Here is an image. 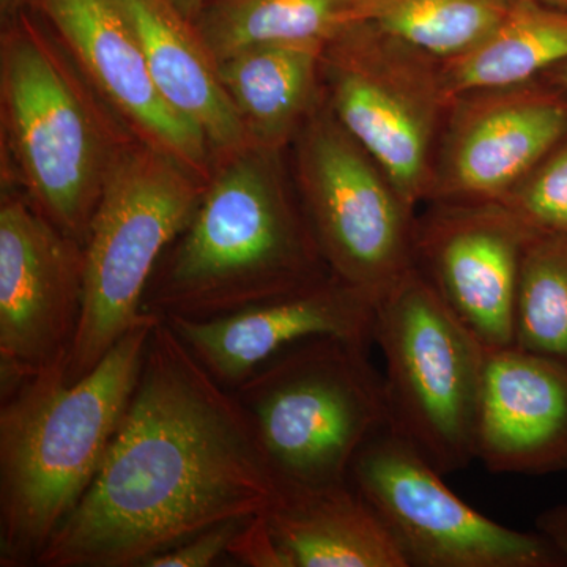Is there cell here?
<instances>
[{
    "instance_id": "cell-1",
    "label": "cell",
    "mask_w": 567,
    "mask_h": 567,
    "mask_svg": "<svg viewBox=\"0 0 567 567\" xmlns=\"http://www.w3.org/2000/svg\"><path fill=\"white\" fill-rule=\"evenodd\" d=\"M279 491L245 406L162 319L99 475L35 566L144 567Z\"/></svg>"
},
{
    "instance_id": "cell-2",
    "label": "cell",
    "mask_w": 567,
    "mask_h": 567,
    "mask_svg": "<svg viewBox=\"0 0 567 567\" xmlns=\"http://www.w3.org/2000/svg\"><path fill=\"white\" fill-rule=\"evenodd\" d=\"M162 317L145 311L93 371L32 377L0 406V566H35L102 468Z\"/></svg>"
},
{
    "instance_id": "cell-3",
    "label": "cell",
    "mask_w": 567,
    "mask_h": 567,
    "mask_svg": "<svg viewBox=\"0 0 567 567\" xmlns=\"http://www.w3.org/2000/svg\"><path fill=\"white\" fill-rule=\"evenodd\" d=\"M175 241L144 297V311L162 319L234 315L331 275L308 218L259 153L219 175Z\"/></svg>"
},
{
    "instance_id": "cell-4",
    "label": "cell",
    "mask_w": 567,
    "mask_h": 567,
    "mask_svg": "<svg viewBox=\"0 0 567 567\" xmlns=\"http://www.w3.org/2000/svg\"><path fill=\"white\" fill-rule=\"evenodd\" d=\"M368 346L305 339L235 388L281 486L346 483L361 447L388 424L385 382Z\"/></svg>"
},
{
    "instance_id": "cell-5",
    "label": "cell",
    "mask_w": 567,
    "mask_h": 567,
    "mask_svg": "<svg viewBox=\"0 0 567 567\" xmlns=\"http://www.w3.org/2000/svg\"><path fill=\"white\" fill-rule=\"evenodd\" d=\"M182 164L159 148L130 153L107 171L84 244V303L66 382L93 371L145 315L159 259L203 199Z\"/></svg>"
},
{
    "instance_id": "cell-6",
    "label": "cell",
    "mask_w": 567,
    "mask_h": 567,
    "mask_svg": "<svg viewBox=\"0 0 567 567\" xmlns=\"http://www.w3.org/2000/svg\"><path fill=\"white\" fill-rule=\"evenodd\" d=\"M388 425L442 475L476 461L486 347L413 268L375 305Z\"/></svg>"
},
{
    "instance_id": "cell-7",
    "label": "cell",
    "mask_w": 567,
    "mask_h": 567,
    "mask_svg": "<svg viewBox=\"0 0 567 567\" xmlns=\"http://www.w3.org/2000/svg\"><path fill=\"white\" fill-rule=\"evenodd\" d=\"M334 117L385 171L410 210L427 199L451 96L439 59L361 21L323 51Z\"/></svg>"
},
{
    "instance_id": "cell-8",
    "label": "cell",
    "mask_w": 567,
    "mask_h": 567,
    "mask_svg": "<svg viewBox=\"0 0 567 567\" xmlns=\"http://www.w3.org/2000/svg\"><path fill=\"white\" fill-rule=\"evenodd\" d=\"M305 215L336 278L377 305L415 268L413 212L338 118H319L301 144Z\"/></svg>"
},
{
    "instance_id": "cell-9",
    "label": "cell",
    "mask_w": 567,
    "mask_h": 567,
    "mask_svg": "<svg viewBox=\"0 0 567 567\" xmlns=\"http://www.w3.org/2000/svg\"><path fill=\"white\" fill-rule=\"evenodd\" d=\"M420 451L380 429L349 481L371 503L410 567H565L537 532H518L466 505Z\"/></svg>"
},
{
    "instance_id": "cell-10",
    "label": "cell",
    "mask_w": 567,
    "mask_h": 567,
    "mask_svg": "<svg viewBox=\"0 0 567 567\" xmlns=\"http://www.w3.org/2000/svg\"><path fill=\"white\" fill-rule=\"evenodd\" d=\"M2 87L33 196L58 229L84 245L106 177L91 117L54 59L25 33L3 44Z\"/></svg>"
},
{
    "instance_id": "cell-11",
    "label": "cell",
    "mask_w": 567,
    "mask_h": 567,
    "mask_svg": "<svg viewBox=\"0 0 567 567\" xmlns=\"http://www.w3.org/2000/svg\"><path fill=\"white\" fill-rule=\"evenodd\" d=\"M84 303V245L20 199L0 207V393L65 365Z\"/></svg>"
},
{
    "instance_id": "cell-12",
    "label": "cell",
    "mask_w": 567,
    "mask_h": 567,
    "mask_svg": "<svg viewBox=\"0 0 567 567\" xmlns=\"http://www.w3.org/2000/svg\"><path fill=\"white\" fill-rule=\"evenodd\" d=\"M567 137V95L535 80L458 95L436 147L439 204H495Z\"/></svg>"
},
{
    "instance_id": "cell-13",
    "label": "cell",
    "mask_w": 567,
    "mask_h": 567,
    "mask_svg": "<svg viewBox=\"0 0 567 567\" xmlns=\"http://www.w3.org/2000/svg\"><path fill=\"white\" fill-rule=\"evenodd\" d=\"M415 226V268L486 349L514 344L529 229L498 204H439Z\"/></svg>"
},
{
    "instance_id": "cell-14",
    "label": "cell",
    "mask_w": 567,
    "mask_h": 567,
    "mask_svg": "<svg viewBox=\"0 0 567 567\" xmlns=\"http://www.w3.org/2000/svg\"><path fill=\"white\" fill-rule=\"evenodd\" d=\"M164 320L205 371L234 391L265 361L305 339L336 336L371 344L375 305L331 274L234 315Z\"/></svg>"
},
{
    "instance_id": "cell-15",
    "label": "cell",
    "mask_w": 567,
    "mask_h": 567,
    "mask_svg": "<svg viewBox=\"0 0 567 567\" xmlns=\"http://www.w3.org/2000/svg\"><path fill=\"white\" fill-rule=\"evenodd\" d=\"M476 461L494 473L567 468V368L516 346L487 349Z\"/></svg>"
},
{
    "instance_id": "cell-16",
    "label": "cell",
    "mask_w": 567,
    "mask_h": 567,
    "mask_svg": "<svg viewBox=\"0 0 567 567\" xmlns=\"http://www.w3.org/2000/svg\"><path fill=\"white\" fill-rule=\"evenodd\" d=\"M39 2L112 104L174 158L188 164L203 162L207 137L159 95L123 0Z\"/></svg>"
},
{
    "instance_id": "cell-17",
    "label": "cell",
    "mask_w": 567,
    "mask_h": 567,
    "mask_svg": "<svg viewBox=\"0 0 567 567\" xmlns=\"http://www.w3.org/2000/svg\"><path fill=\"white\" fill-rule=\"evenodd\" d=\"M265 517L290 567H410L385 522L350 481L281 486Z\"/></svg>"
},
{
    "instance_id": "cell-18",
    "label": "cell",
    "mask_w": 567,
    "mask_h": 567,
    "mask_svg": "<svg viewBox=\"0 0 567 567\" xmlns=\"http://www.w3.org/2000/svg\"><path fill=\"white\" fill-rule=\"evenodd\" d=\"M123 2L140 35L153 84L164 102L216 147L240 145L245 123L192 22L182 17L171 0Z\"/></svg>"
},
{
    "instance_id": "cell-19",
    "label": "cell",
    "mask_w": 567,
    "mask_h": 567,
    "mask_svg": "<svg viewBox=\"0 0 567 567\" xmlns=\"http://www.w3.org/2000/svg\"><path fill=\"white\" fill-rule=\"evenodd\" d=\"M324 47L256 44L216 63L246 132L270 147L286 141L311 103Z\"/></svg>"
},
{
    "instance_id": "cell-20",
    "label": "cell",
    "mask_w": 567,
    "mask_h": 567,
    "mask_svg": "<svg viewBox=\"0 0 567 567\" xmlns=\"http://www.w3.org/2000/svg\"><path fill=\"white\" fill-rule=\"evenodd\" d=\"M567 62V11L514 0L505 18L475 47L440 61L451 100L464 93L536 80Z\"/></svg>"
},
{
    "instance_id": "cell-21",
    "label": "cell",
    "mask_w": 567,
    "mask_h": 567,
    "mask_svg": "<svg viewBox=\"0 0 567 567\" xmlns=\"http://www.w3.org/2000/svg\"><path fill=\"white\" fill-rule=\"evenodd\" d=\"M194 21L218 63L256 44H327L365 21V9L364 0H215Z\"/></svg>"
},
{
    "instance_id": "cell-22",
    "label": "cell",
    "mask_w": 567,
    "mask_h": 567,
    "mask_svg": "<svg viewBox=\"0 0 567 567\" xmlns=\"http://www.w3.org/2000/svg\"><path fill=\"white\" fill-rule=\"evenodd\" d=\"M514 0H364L365 21L446 61L475 47Z\"/></svg>"
},
{
    "instance_id": "cell-23",
    "label": "cell",
    "mask_w": 567,
    "mask_h": 567,
    "mask_svg": "<svg viewBox=\"0 0 567 567\" xmlns=\"http://www.w3.org/2000/svg\"><path fill=\"white\" fill-rule=\"evenodd\" d=\"M567 368V237L529 230L518 281L514 344Z\"/></svg>"
},
{
    "instance_id": "cell-24",
    "label": "cell",
    "mask_w": 567,
    "mask_h": 567,
    "mask_svg": "<svg viewBox=\"0 0 567 567\" xmlns=\"http://www.w3.org/2000/svg\"><path fill=\"white\" fill-rule=\"evenodd\" d=\"M532 233L567 237V141L559 144L516 188L495 203Z\"/></svg>"
},
{
    "instance_id": "cell-25",
    "label": "cell",
    "mask_w": 567,
    "mask_h": 567,
    "mask_svg": "<svg viewBox=\"0 0 567 567\" xmlns=\"http://www.w3.org/2000/svg\"><path fill=\"white\" fill-rule=\"evenodd\" d=\"M244 520L224 522L199 535L189 537L181 546L156 555L145 563L144 567H210L223 555H227V546L235 533L240 529Z\"/></svg>"
},
{
    "instance_id": "cell-26",
    "label": "cell",
    "mask_w": 567,
    "mask_h": 567,
    "mask_svg": "<svg viewBox=\"0 0 567 567\" xmlns=\"http://www.w3.org/2000/svg\"><path fill=\"white\" fill-rule=\"evenodd\" d=\"M227 557L248 567H290L265 513L246 518L227 546Z\"/></svg>"
},
{
    "instance_id": "cell-27",
    "label": "cell",
    "mask_w": 567,
    "mask_h": 567,
    "mask_svg": "<svg viewBox=\"0 0 567 567\" xmlns=\"http://www.w3.org/2000/svg\"><path fill=\"white\" fill-rule=\"evenodd\" d=\"M536 532L557 551L567 566V503L544 511L536 520Z\"/></svg>"
},
{
    "instance_id": "cell-28",
    "label": "cell",
    "mask_w": 567,
    "mask_h": 567,
    "mask_svg": "<svg viewBox=\"0 0 567 567\" xmlns=\"http://www.w3.org/2000/svg\"><path fill=\"white\" fill-rule=\"evenodd\" d=\"M171 3L181 11L182 17L189 22L199 17L200 11L207 6L208 0H171Z\"/></svg>"
},
{
    "instance_id": "cell-29",
    "label": "cell",
    "mask_w": 567,
    "mask_h": 567,
    "mask_svg": "<svg viewBox=\"0 0 567 567\" xmlns=\"http://www.w3.org/2000/svg\"><path fill=\"white\" fill-rule=\"evenodd\" d=\"M546 76L550 78V84L565 92L567 95V62L559 63L555 69L548 70Z\"/></svg>"
},
{
    "instance_id": "cell-30",
    "label": "cell",
    "mask_w": 567,
    "mask_h": 567,
    "mask_svg": "<svg viewBox=\"0 0 567 567\" xmlns=\"http://www.w3.org/2000/svg\"><path fill=\"white\" fill-rule=\"evenodd\" d=\"M532 2L540 3V6L550 7V9L567 11V0H532Z\"/></svg>"
},
{
    "instance_id": "cell-31",
    "label": "cell",
    "mask_w": 567,
    "mask_h": 567,
    "mask_svg": "<svg viewBox=\"0 0 567 567\" xmlns=\"http://www.w3.org/2000/svg\"><path fill=\"white\" fill-rule=\"evenodd\" d=\"M18 2L20 0H0V7H2L3 13H9V11L17 9Z\"/></svg>"
}]
</instances>
